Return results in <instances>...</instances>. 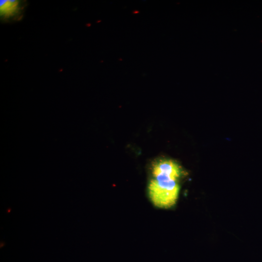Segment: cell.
Segmentation results:
<instances>
[{
	"label": "cell",
	"mask_w": 262,
	"mask_h": 262,
	"mask_svg": "<svg viewBox=\"0 0 262 262\" xmlns=\"http://www.w3.org/2000/svg\"><path fill=\"white\" fill-rule=\"evenodd\" d=\"M152 178L148 186V193L153 204L161 208H168L176 202L179 192V179L182 172L174 161L162 159L152 165Z\"/></svg>",
	"instance_id": "1"
},
{
	"label": "cell",
	"mask_w": 262,
	"mask_h": 262,
	"mask_svg": "<svg viewBox=\"0 0 262 262\" xmlns=\"http://www.w3.org/2000/svg\"><path fill=\"white\" fill-rule=\"evenodd\" d=\"M0 6V14L5 18L15 16L21 9L19 2L16 0H1Z\"/></svg>",
	"instance_id": "2"
}]
</instances>
